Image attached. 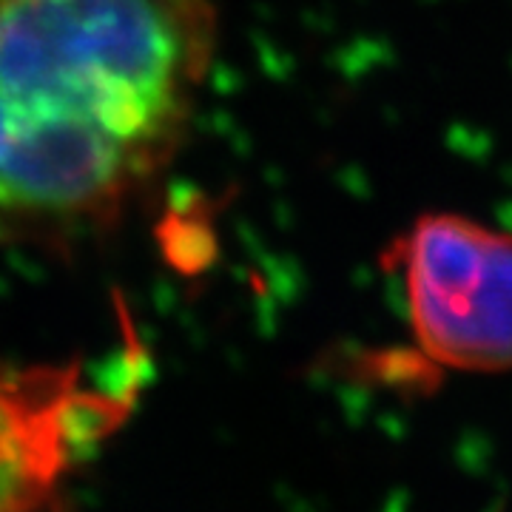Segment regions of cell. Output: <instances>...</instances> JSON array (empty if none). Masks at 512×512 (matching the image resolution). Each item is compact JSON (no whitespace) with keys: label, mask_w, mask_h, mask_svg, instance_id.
Here are the masks:
<instances>
[{"label":"cell","mask_w":512,"mask_h":512,"mask_svg":"<svg viewBox=\"0 0 512 512\" xmlns=\"http://www.w3.org/2000/svg\"><path fill=\"white\" fill-rule=\"evenodd\" d=\"M214 0H0V245L111 228L171 165Z\"/></svg>","instance_id":"cell-1"},{"label":"cell","mask_w":512,"mask_h":512,"mask_svg":"<svg viewBox=\"0 0 512 512\" xmlns=\"http://www.w3.org/2000/svg\"><path fill=\"white\" fill-rule=\"evenodd\" d=\"M402 279L410 330L433 365L512 367V234L427 214L387 251Z\"/></svg>","instance_id":"cell-2"},{"label":"cell","mask_w":512,"mask_h":512,"mask_svg":"<svg viewBox=\"0 0 512 512\" xmlns=\"http://www.w3.org/2000/svg\"><path fill=\"white\" fill-rule=\"evenodd\" d=\"M89 413L123 419L128 402L92 393L80 365L0 362V512H52Z\"/></svg>","instance_id":"cell-3"}]
</instances>
